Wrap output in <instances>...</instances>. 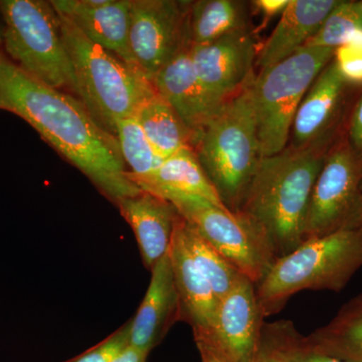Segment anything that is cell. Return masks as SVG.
I'll return each instance as SVG.
<instances>
[{"mask_svg": "<svg viewBox=\"0 0 362 362\" xmlns=\"http://www.w3.org/2000/svg\"><path fill=\"white\" fill-rule=\"evenodd\" d=\"M334 139L308 147L291 145L259 159L237 214L263 240L276 259L305 242L314 185Z\"/></svg>", "mask_w": 362, "mask_h": 362, "instance_id": "cell-2", "label": "cell"}, {"mask_svg": "<svg viewBox=\"0 0 362 362\" xmlns=\"http://www.w3.org/2000/svg\"><path fill=\"white\" fill-rule=\"evenodd\" d=\"M264 318L256 284L242 275L218 301L209 330L194 337L197 349L209 350L228 362H254Z\"/></svg>", "mask_w": 362, "mask_h": 362, "instance_id": "cell-11", "label": "cell"}, {"mask_svg": "<svg viewBox=\"0 0 362 362\" xmlns=\"http://www.w3.org/2000/svg\"><path fill=\"white\" fill-rule=\"evenodd\" d=\"M333 61L349 85H362V45H344L337 47Z\"/></svg>", "mask_w": 362, "mask_h": 362, "instance_id": "cell-30", "label": "cell"}, {"mask_svg": "<svg viewBox=\"0 0 362 362\" xmlns=\"http://www.w3.org/2000/svg\"><path fill=\"white\" fill-rule=\"evenodd\" d=\"M349 87L332 59L302 100L293 121L291 143L288 145L302 148L341 134Z\"/></svg>", "mask_w": 362, "mask_h": 362, "instance_id": "cell-13", "label": "cell"}, {"mask_svg": "<svg viewBox=\"0 0 362 362\" xmlns=\"http://www.w3.org/2000/svg\"><path fill=\"white\" fill-rule=\"evenodd\" d=\"M117 206L134 232L145 266L151 270L168 254L180 214L171 202L145 190Z\"/></svg>", "mask_w": 362, "mask_h": 362, "instance_id": "cell-17", "label": "cell"}, {"mask_svg": "<svg viewBox=\"0 0 362 362\" xmlns=\"http://www.w3.org/2000/svg\"><path fill=\"white\" fill-rule=\"evenodd\" d=\"M51 4L90 42L139 70L130 47L132 0H54Z\"/></svg>", "mask_w": 362, "mask_h": 362, "instance_id": "cell-14", "label": "cell"}, {"mask_svg": "<svg viewBox=\"0 0 362 362\" xmlns=\"http://www.w3.org/2000/svg\"><path fill=\"white\" fill-rule=\"evenodd\" d=\"M362 156L341 133L330 147L312 192L304 240L362 226Z\"/></svg>", "mask_w": 362, "mask_h": 362, "instance_id": "cell-9", "label": "cell"}, {"mask_svg": "<svg viewBox=\"0 0 362 362\" xmlns=\"http://www.w3.org/2000/svg\"><path fill=\"white\" fill-rule=\"evenodd\" d=\"M6 58L42 84L78 98L58 11L44 0H0Z\"/></svg>", "mask_w": 362, "mask_h": 362, "instance_id": "cell-6", "label": "cell"}, {"mask_svg": "<svg viewBox=\"0 0 362 362\" xmlns=\"http://www.w3.org/2000/svg\"><path fill=\"white\" fill-rule=\"evenodd\" d=\"M334 52L329 47H303L284 61L259 70L255 77L250 92L261 158L288 146L298 108Z\"/></svg>", "mask_w": 362, "mask_h": 362, "instance_id": "cell-7", "label": "cell"}, {"mask_svg": "<svg viewBox=\"0 0 362 362\" xmlns=\"http://www.w3.org/2000/svg\"><path fill=\"white\" fill-rule=\"evenodd\" d=\"M290 0H256L252 6L264 16V21H270L279 14L284 13Z\"/></svg>", "mask_w": 362, "mask_h": 362, "instance_id": "cell-32", "label": "cell"}, {"mask_svg": "<svg viewBox=\"0 0 362 362\" xmlns=\"http://www.w3.org/2000/svg\"><path fill=\"white\" fill-rule=\"evenodd\" d=\"M4 18H2L1 13H0V40H2V35H4Z\"/></svg>", "mask_w": 362, "mask_h": 362, "instance_id": "cell-35", "label": "cell"}, {"mask_svg": "<svg viewBox=\"0 0 362 362\" xmlns=\"http://www.w3.org/2000/svg\"><path fill=\"white\" fill-rule=\"evenodd\" d=\"M168 254L180 298V320L190 324L194 337H197L211 327L218 308V297L207 279L195 265L176 226Z\"/></svg>", "mask_w": 362, "mask_h": 362, "instance_id": "cell-19", "label": "cell"}, {"mask_svg": "<svg viewBox=\"0 0 362 362\" xmlns=\"http://www.w3.org/2000/svg\"><path fill=\"white\" fill-rule=\"evenodd\" d=\"M114 135L125 164L129 165L127 175L132 182L152 175L164 160L154 151L135 117L117 121Z\"/></svg>", "mask_w": 362, "mask_h": 362, "instance_id": "cell-25", "label": "cell"}, {"mask_svg": "<svg viewBox=\"0 0 362 362\" xmlns=\"http://www.w3.org/2000/svg\"><path fill=\"white\" fill-rule=\"evenodd\" d=\"M337 0H290L278 25L258 51L259 70L289 58L320 30Z\"/></svg>", "mask_w": 362, "mask_h": 362, "instance_id": "cell-18", "label": "cell"}, {"mask_svg": "<svg viewBox=\"0 0 362 362\" xmlns=\"http://www.w3.org/2000/svg\"><path fill=\"white\" fill-rule=\"evenodd\" d=\"M361 6H362V0H361Z\"/></svg>", "mask_w": 362, "mask_h": 362, "instance_id": "cell-38", "label": "cell"}, {"mask_svg": "<svg viewBox=\"0 0 362 362\" xmlns=\"http://www.w3.org/2000/svg\"><path fill=\"white\" fill-rule=\"evenodd\" d=\"M199 351L201 354L202 362H228L206 349H199Z\"/></svg>", "mask_w": 362, "mask_h": 362, "instance_id": "cell-34", "label": "cell"}, {"mask_svg": "<svg viewBox=\"0 0 362 362\" xmlns=\"http://www.w3.org/2000/svg\"><path fill=\"white\" fill-rule=\"evenodd\" d=\"M147 357L148 354L129 345L113 362H147Z\"/></svg>", "mask_w": 362, "mask_h": 362, "instance_id": "cell-33", "label": "cell"}, {"mask_svg": "<svg viewBox=\"0 0 362 362\" xmlns=\"http://www.w3.org/2000/svg\"><path fill=\"white\" fill-rule=\"evenodd\" d=\"M195 154L223 206L237 214L261 159L250 86L202 130Z\"/></svg>", "mask_w": 362, "mask_h": 362, "instance_id": "cell-5", "label": "cell"}, {"mask_svg": "<svg viewBox=\"0 0 362 362\" xmlns=\"http://www.w3.org/2000/svg\"><path fill=\"white\" fill-rule=\"evenodd\" d=\"M190 44L169 61L151 83L157 94L197 134L216 116L225 105L218 103L202 87L190 59Z\"/></svg>", "mask_w": 362, "mask_h": 362, "instance_id": "cell-15", "label": "cell"}, {"mask_svg": "<svg viewBox=\"0 0 362 362\" xmlns=\"http://www.w3.org/2000/svg\"><path fill=\"white\" fill-rule=\"evenodd\" d=\"M361 194H362V182H361Z\"/></svg>", "mask_w": 362, "mask_h": 362, "instance_id": "cell-37", "label": "cell"}, {"mask_svg": "<svg viewBox=\"0 0 362 362\" xmlns=\"http://www.w3.org/2000/svg\"><path fill=\"white\" fill-rule=\"evenodd\" d=\"M0 109H1V108H0Z\"/></svg>", "mask_w": 362, "mask_h": 362, "instance_id": "cell-39", "label": "cell"}, {"mask_svg": "<svg viewBox=\"0 0 362 362\" xmlns=\"http://www.w3.org/2000/svg\"><path fill=\"white\" fill-rule=\"evenodd\" d=\"M129 334L130 321L103 342L66 362H113L129 346Z\"/></svg>", "mask_w": 362, "mask_h": 362, "instance_id": "cell-28", "label": "cell"}, {"mask_svg": "<svg viewBox=\"0 0 362 362\" xmlns=\"http://www.w3.org/2000/svg\"><path fill=\"white\" fill-rule=\"evenodd\" d=\"M250 28L247 6L237 0H197L190 2L192 44L206 45L230 33Z\"/></svg>", "mask_w": 362, "mask_h": 362, "instance_id": "cell-23", "label": "cell"}, {"mask_svg": "<svg viewBox=\"0 0 362 362\" xmlns=\"http://www.w3.org/2000/svg\"><path fill=\"white\" fill-rule=\"evenodd\" d=\"M58 13L75 71L78 99L100 125L114 134L117 121L134 117L157 92L141 71L90 42L69 18Z\"/></svg>", "mask_w": 362, "mask_h": 362, "instance_id": "cell-4", "label": "cell"}, {"mask_svg": "<svg viewBox=\"0 0 362 362\" xmlns=\"http://www.w3.org/2000/svg\"><path fill=\"white\" fill-rule=\"evenodd\" d=\"M306 339L329 356L346 362H362V293L343 305L329 323Z\"/></svg>", "mask_w": 362, "mask_h": 362, "instance_id": "cell-22", "label": "cell"}, {"mask_svg": "<svg viewBox=\"0 0 362 362\" xmlns=\"http://www.w3.org/2000/svg\"><path fill=\"white\" fill-rule=\"evenodd\" d=\"M175 206L178 214L240 274L255 284L276 259L254 230L237 214L204 197L175 190L151 192Z\"/></svg>", "mask_w": 362, "mask_h": 362, "instance_id": "cell-8", "label": "cell"}, {"mask_svg": "<svg viewBox=\"0 0 362 362\" xmlns=\"http://www.w3.org/2000/svg\"><path fill=\"white\" fill-rule=\"evenodd\" d=\"M254 362H289L283 345L282 321L264 324Z\"/></svg>", "mask_w": 362, "mask_h": 362, "instance_id": "cell-29", "label": "cell"}, {"mask_svg": "<svg viewBox=\"0 0 362 362\" xmlns=\"http://www.w3.org/2000/svg\"><path fill=\"white\" fill-rule=\"evenodd\" d=\"M190 59L204 90L225 105L254 81L258 45L251 28L206 45H190Z\"/></svg>", "mask_w": 362, "mask_h": 362, "instance_id": "cell-12", "label": "cell"}, {"mask_svg": "<svg viewBox=\"0 0 362 362\" xmlns=\"http://www.w3.org/2000/svg\"><path fill=\"white\" fill-rule=\"evenodd\" d=\"M0 108L30 124L116 204L141 192L128 177L116 136L78 98L30 77L6 54L0 61Z\"/></svg>", "mask_w": 362, "mask_h": 362, "instance_id": "cell-1", "label": "cell"}, {"mask_svg": "<svg viewBox=\"0 0 362 362\" xmlns=\"http://www.w3.org/2000/svg\"><path fill=\"white\" fill-rule=\"evenodd\" d=\"M344 45H362L361 1L338 0L320 30L304 47L337 49Z\"/></svg>", "mask_w": 362, "mask_h": 362, "instance_id": "cell-26", "label": "cell"}, {"mask_svg": "<svg viewBox=\"0 0 362 362\" xmlns=\"http://www.w3.org/2000/svg\"><path fill=\"white\" fill-rule=\"evenodd\" d=\"M178 320L180 298L168 252L151 269L148 289L134 319L130 321L131 346L149 354Z\"/></svg>", "mask_w": 362, "mask_h": 362, "instance_id": "cell-16", "label": "cell"}, {"mask_svg": "<svg viewBox=\"0 0 362 362\" xmlns=\"http://www.w3.org/2000/svg\"><path fill=\"white\" fill-rule=\"evenodd\" d=\"M176 230L182 238L195 265L207 279L220 301L230 291L242 274L211 246L180 214L176 223Z\"/></svg>", "mask_w": 362, "mask_h": 362, "instance_id": "cell-24", "label": "cell"}, {"mask_svg": "<svg viewBox=\"0 0 362 362\" xmlns=\"http://www.w3.org/2000/svg\"><path fill=\"white\" fill-rule=\"evenodd\" d=\"M362 268V226L304 242L276 259L256 284L264 317L282 310L288 300L304 290L339 292Z\"/></svg>", "mask_w": 362, "mask_h": 362, "instance_id": "cell-3", "label": "cell"}, {"mask_svg": "<svg viewBox=\"0 0 362 362\" xmlns=\"http://www.w3.org/2000/svg\"><path fill=\"white\" fill-rule=\"evenodd\" d=\"M190 2L132 0L131 52L138 69L150 82L183 47L192 42Z\"/></svg>", "mask_w": 362, "mask_h": 362, "instance_id": "cell-10", "label": "cell"}, {"mask_svg": "<svg viewBox=\"0 0 362 362\" xmlns=\"http://www.w3.org/2000/svg\"><path fill=\"white\" fill-rule=\"evenodd\" d=\"M283 345L289 362H346L312 346L291 321L282 320Z\"/></svg>", "mask_w": 362, "mask_h": 362, "instance_id": "cell-27", "label": "cell"}, {"mask_svg": "<svg viewBox=\"0 0 362 362\" xmlns=\"http://www.w3.org/2000/svg\"><path fill=\"white\" fill-rule=\"evenodd\" d=\"M2 45L1 40H0V45ZM4 54H2L1 49H0V61H1L2 58H4Z\"/></svg>", "mask_w": 362, "mask_h": 362, "instance_id": "cell-36", "label": "cell"}, {"mask_svg": "<svg viewBox=\"0 0 362 362\" xmlns=\"http://www.w3.org/2000/svg\"><path fill=\"white\" fill-rule=\"evenodd\" d=\"M134 117L161 159L168 158L181 150L195 151L201 134L190 129L158 94L147 100Z\"/></svg>", "mask_w": 362, "mask_h": 362, "instance_id": "cell-20", "label": "cell"}, {"mask_svg": "<svg viewBox=\"0 0 362 362\" xmlns=\"http://www.w3.org/2000/svg\"><path fill=\"white\" fill-rule=\"evenodd\" d=\"M344 135L352 150L362 156V94L350 113Z\"/></svg>", "mask_w": 362, "mask_h": 362, "instance_id": "cell-31", "label": "cell"}, {"mask_svg": "<svg viewBox=\"0 0 362 362\" xmlns=\"http://www.w3.org/2000/svg\"><path fill=\"white\" fill-rule=\"evenodd\" d=\"M133 182L145 192L175 190L204 197L216 206L226 209L194 150H181L169 156L152 175Z\"/></svg>", "mask_w": 362, "mask_h": 362, "instance_id": "cell-21", "label": "cell"}]
</instances>
